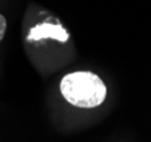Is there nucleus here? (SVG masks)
I'll use <instances>...</instances> for the list:
<instances>
[{
	"mask_svg": "<svg viewBox=\"0 0 151 142\" xmlns=\"http://www.w3.org/2000/svg\"><path fill=\"white\" fill-rule=\"evenodd\" d=\"M6 30H7V21L5 18V16H2L0 14V41L5 37Z\"/></svg>",
	"mask_w": 151,
	"mask_h": 142,
	"instance_id": "7ed1b4c3",
	"label": "nucleus"
},
{
	"mask_svg": "<svg viewBox=\"0 0 151 142\" xmlns=\"http://www.w3.org/2000/svg\"><path fill=\"white\" fill-rule=\"evenodd\" d=\"M69 37L68 32L60 24H51V23H41L34 27H31L27 40L29 41H39L42 39H53L59 42H66Z\"/></svg>",
	"mask_w": 151,
	"mask_h": 142,
	"instance_id": "f03ea898",
	"label": "nucleus"
},
{
	"mask_svg": "<svg viewBox=\"0 0 151 142\" xmlns=\"http://www.w3.org/2000/svg\"><path fill=\"white\" fill-rule=\"evenodd\" d=\"M60 92L70 105L78 108H94L106 99L107 88L97 74L78 71L65 75L60 81Z\"/></svg>",
	"mask_w": 151,
	"mask_h": 142,
	"instance_id": "f257e3e1",
	"label": "nucleus"
}]
</instances>
